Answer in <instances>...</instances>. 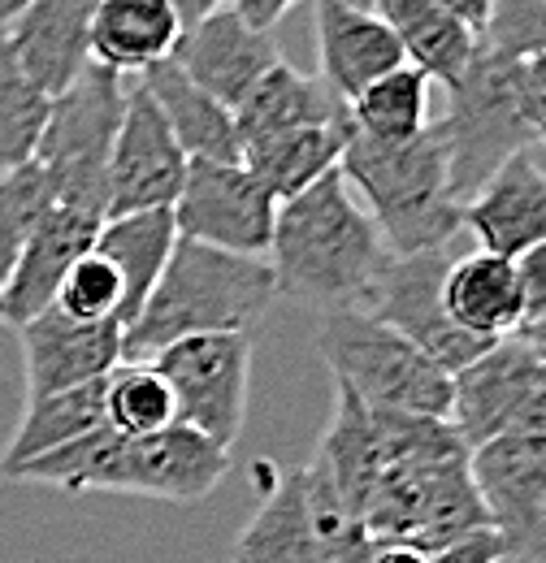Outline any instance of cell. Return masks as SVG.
I'll return each mask as SVG.
<instances>
[{
    "mask_svg": "<svg viewBox=\"0 0 546 563\" xmlns=\"http://www.w3.org/2000/svg\"><path fill=\"white\" fill-rule=\"evenodd\" d=\"M277 295L304 299L321 312L360 308L373 278L391 261V247L373 217L347 187L342 169H330L291 200H277L273 239L265 252Z\"/></svg>",
    "mask_w": 546,
    "mask_h": 563,
    "instance_id": "6da1fadb",
    "label": "cell"
},
{
    "mask_svg": "<svg viewBox=\"0 0 546 563\" xmlns=\"http://www.w3.org/2000/svg\"><path fill=\"white\" fill-rule=\"evenodd\" d=\"M230 473V451L192 424L174 421L143 438H122L109 424L74 438L57 451L35 455L13 473V482L57 486L66 494L109 490L161 503H200Z\"/></svg>",
    "mask_w": 546,
    "mask_h": 563,
    "instance_id": "7a4b0ae2",
    "label": "cell"
},
{
    "mask_svg": "<svg viewBox=\"0 0 546 563\" xmlns=\"http://www.w3.org/2000/svg\"><path fill=\"white\" fill-rule=\"evenodd\" d=\"M273 299L277 282L265 256L208 247L178 234L152 295L122 330V360H152L192 334L252 330Z\"/></svg>",
    "mask_w": 546,
    "mask_h": 563,
    "instance_id": "3957f363",
    "label": "cell"
},
{
    "mask_svg": "<svg viewBox=\"0 0 546 563\" xmlns=\"http://www.w3.org/2000/svg\"><path fill=\"white\" fill-rule=\"evenodd\" d=\"M347 187L382 230L391 252H434L451 247L465 230V205L451 196L447 143L438 122H429L416 140L382 143L351 126L339 161Z\"/></svg>",
    "mask_w": 546,
    "mask_h": 563,
    "instance_id": "277c9868",
    "label": "cell"
},
{
    "mask_svg": "<svg viewBox=\"0 0 546 563\" xmlns=\"http://www.w3.org/2000/svg\"><path fill=\"white\" fill-rule=\"evenodd\" d=\"M317 352L335 386L351 390L364 408L404 417L451 412V373L364 308H330L321 317Z\"/></svg>",
    "mask_w": 546,
    "mask_h": 563,
    "instance_id": "5b68a950",
    "label": "cell"
},
{
    "mask_svg": "<svg viewBox=\"0 0 546 563\" xmlns=\"http://www.w3.org/2000/svg\"><path fill=\"white\" fill-rule=\"evenodd\" d=\"M127 109V78L87 66L48 100L35 143V165L53 187V205H69L105 221L109 212V152Z\"/></svg>",
    "mask_w": 546,
    "mask_h": 563,
    "instance_id": "8992f818",
    "label": "cell"
},
{
    "mask_svg": "<svg viewBox=\"0 0 546 563\" xmlns=\"http://www.w3.org/2000/svg\"><path fill=\"white\" fill-rule=\"evenodd\" d=\"M447 143L451 196L465 205L481 183L516 152H525L534 135L516 109L512 57H499L481 44L469 74L447 87V109L434 118Z\"/></svg>",
    "mask_w": 546,
    "mask_h": 563,
    "instance_id": "52a82bcc",
    "label": "cell"
},
{
    "mask_svg": "<svg viewBox=\"0 0 546 563\" xmlns=\"http://www.w3.org/2000/svg\"><path fill=\"white\" fill-rule=\"evenodd\" d=\"M447 421L473 451L512 433H546V352L507 334L451 373Z\"/></svg>",
    "mask_w": 546,
    "mask_h": 563,
    "instance_id": "ba28073f",
    "label": "cell"
},
{
    "mask_svg": "<svg viewBox=\"0 0 546 563\" xmlns=\"http://www.w3.org/2000/svg\"><path fill=\"white\" fill-rule=\"evenodd\" d=\"M161 377L174 390L178 421L212 438L217 446H234L248 417V382H252V330L192 334L152 355Z\"/></svg>",
    "mask_w": 546,
    "mask_h": 563,
    "instance_id": "9c48e42d",
    "label": "cell"
},
{
    "mask_svg": "<svg viewBox=\"0 0 546 563\" xmlns=\"http://www.w3.org/2000/svg\"><path fill=\"white\" fill-rule=\"evenodd\" d=\"M443 274H447V247L434 252H391V261L382 265V274L373 278L364 295V312L386 321L391 330H400L412 339L429 360H438L447 373L465 368L473 355H481L499 339H478L469 330H460L447 308H443Z\"/></svg>",
    "mask_w": 546,
    "mask_h": 563,
    "instance_id": "30bf717a",
    "label": "cell"
},
{
    "mask_svg": "<svg viewBox=\"0 0 546 563\" xmlns=\"http://www.w3.org/2000/svg\"><path fill=\"white\" fill-rule=\"evenodd\" d=\"M277 200L243 161H192L174 200V225L183 239L208 247L265 256Z\"/></svg>",
    "mask_w": 546,
    "mask_h": 563,
    "instance_id": "8fae6325",
    "label": "cell"
},
{
    "mask_svg": "<svg viewBox=\"0 0 546 563\" xmlns=\"http://www.w3.org/2000/svg\"><path fill=\"white\" fill-rule=\"evenodd\" d=\"M469 477L507 555L546 563V433L481 442L469 451Z\"/></svg>",
    "mask_w": 546,
    "mask_h": 563,
    "instance_id": "7c38bea8",
    "label": "cell"
},
{
    "mask_svg": "<svg viewBox=\"0 0 546 563\" xmlns=\"http://www.w3.org/2000/svg\"><path fill=\"white\" fill-rule=\"evenodd\" d=\"M187 165L192 156L178 147L156 100L148 96V87L139 78H127V109H122V126L109 152V212L105 217L174 209Z\"/></svg>",
    "mask_w": 546,
    "mask_h": 563,
    "instance_id": "4fadbf2b",
    "label": "cell"
},
{
    "mask_svg": "<svg viewBox=\"0 0 546 563\" xmlns=\"http://www.w3.org/2000/svg\"><path fill=\"white\" fill-rule=\"evenodd\" d=\"M18 343L26 360V399L69 390L105 377L122 360L118 321H74L53 303L18 325Z\"/></svg>",
    "mask_w": 546,
    "mask_h": 563,
    "instance_id": "5bb4252c",
    "label": "cell"
},
{
    "mask_svg": "<svg viewBox=\"0 0 546 563\" xmlns=\"http://www.w3.org/2000/svg\"><path fill=\"white\" fill-rule=\"evenodd\" d=\"M170 57L192 82H200L208 96H217L230 109L265 78L270 66L282 62L270 31L248 26L230 4L208 13L205 22L187 26Z\"/></svg>",
    "mask_w": 546,
    "mask_h": 563,
    "instance_id": "9a60e30c",
    "label": "cell"
},
{
    "mask_svg": "<svg viewBox=\"0 0 546 563\" xmlns=\"http://www.w3.org/2000/svg\"><path fill=\"white\" fill-rule=\"evenodd\" d=\"M465 230L494 256H521L546 239V169L525 152L507 156L465 200Z\"/></svg>",
    "mask_w": 546,
    "mask_h": 563,
    "instance_id": "2e32d148",
    "label": "cell"
},
{
    "mask_svg": "<svg viewBox=\"0 0 546 563\" xmlns=\"http://www.w3.org/2000/svg\"><path fill=\"white\" fill-rule=\"evenodd\" d=\"M96 234H100V217L69 209V205H48L44 217L35 221V230L26 234L4 286H0L4 325L18 330L22 321H31L35 312L48 308L66 269L96 243Z\"/></svg>",
    "mask_w": 546,
    "mask_h": 563,
    "instance_id": "e0dca14e",
    "label": "cell"
},
{
    "mask_svg": "<svg viewBox=\"0 0 546 563\" xmlns=\"http://www.w3.org/2000/svg\"><path fill=\"white\" fill-rule=\"evenodd\" d=\"M91 13L96 0H26L13 26L4 31L13 62L44 96L66 91L91 66Z\"/></svg>",
    "mask_w": 546,
    "mask_h": 563,
    "instance_id": "ac0fdd59",
    "label": "cell"
},
{
    "mask_svg": "<svg viewBox=\"0 0 546 563\" xmlns=\"http://www.w3.org/2000/svg\"><path fill=\"white\" fill-rule=\"evenodd\" d=\"M321 78L342 100H356L373 78L400 70L404 48L364 0H313Z\"/></svg>",
    "mask_w": 546,
    "mask_h": 563,
    "instance_id": "d6986e66",
    "label": "cell"
},
{
    "mask_svg": "<svg viewBox=\"0 0 546 563\" xmlns=\"http://www.w3.org/2000/svg\"><path fill=\"white\" fill-rule=\"evenodd\" d=\"M183 35V18L174 0H96L91 13V66L122 78L152 70L174 53Z\"/></svg>",
    "mask_w": 546,
    "mask_h": 563,
    "instance_id": "ffe728a7",
    "label": "cell"
},
{
    "mask_svg": "<svg viewBox=\"0 0 546 563\" xmlns=\"http://www.w3.org/2000/svg\"><path fill=\"white\" fill-rule=\"evenodd\" d=\"M339 122H351L347 100L321 74H304L286 62L270 66L265 78L234 104L239 143L277 131H304V126H339Z\"/></svg>",
    "mask_w": 546,
    "mask_h": 563,
    "instance_id": "44dd1931",
    "label": "cell"
},
{
    "mask_svg": "<svg viewBox=\"0 0 546 563\" xmlns=\"http://www.w3.org/2000/svg\"><path fill=\"white\" fill-rule=\"evenodd\" d=\"M369 9L391 26L404 48V62L429 74L443 91L469 74L481 35L438 0H369Z\"/></svg>",
    "mask_w": 546,
    "mask_h": 563,
    "instance_id": "7402d4cb",
    "label": "cell"
},
{
    "mask_svg": "<svg viewBox=\"0 0 546 563\" xmlns=\"http://www.w3.org/2000/svg\"><path fill=\"white\" fill-rule=\"evenodd\" d=\"M148 87V96L156 100L165 126L174 131L178 147L192 161H239V126H234V109L221 104L217 96H208L200 82H192L178 70L174 57L156 62L152 70L135 74Z\"/></svg>",
    "mask_w": 546,
    "mask_h": 563,
    "instance_id": "603a6c76",
    "label": "cell"
},
{
    "mask_svg": "<svg viewBox=\"0 0 546 563\" xmlns=\"http://www.w3.org/2000/svg\"><path fill=\"white\" fill-rule=\"evenodd\" d=\"M443 308L460 330H469L478 339L516 334L525 321L516 265L507 256H494V252H469L460 261H447Z\"/></svg>",
    "mask_w": 546,
    "mask_h": 563,
    "instance_id": "cb8c5ba5",
    "label": "cell"
},
{
    "mask_svg": "<svg viewBox=\"0 0 546 563\" xmlns=\"http://www.w3.org/2000/svg\"><path fill=\"white\" fill-rule=\"evenodd\" d=\"M178 243V225H174V209H139V212H118L100 221L96 234V252L118 269L122 278V330L135 321L143 299L152 295V286L161 278L170 252Z\"/></svg>",
    "mask_w": 546,
    "mask_h": 563,
    "instance_id": "d4e9b609",
    "label": "cell"
},
{
    "mask_svg": "<svg viewBox=\"0 0 546 563\" xmlns=\"http://www.w3.org/2000/svg\"><path fill=\"white\" fill-rule=\"evenodd\" d=\"M351 135V122L339 126H304V131H277L261 140L239 143V161L273 191V200H291L330 169H339L342 147Z\"/></svg>",
    "mask_w": 546,
    "mask_h": 563,
    "instance_id": "484cf974",
    "label": "cell"
},
{
    "mask_svg": "<svg viewBox=\"0 0 546 563\" xmlns=\"http://www.w3.org/2000/svg\"><path fill=\"white\" fill-rule=\"evenodd\" d=\"M234 563H321L299 468L273 477L270 494L234 542Z\"/></svg>",
    "mask_w": 546,
    "mask_h": 563,
    "instance_id": "4316f807",
    "label": "cell"
},
{
    "mask_svg": "<svg viewBox=\"0 0 546 563\" xmlns=\"http://www.w3.org/2000/svg\"><path fill=\"white\" fill-rule=\"evenodd\" d=\"M109 377V373H105ZM105 377L96 382H83V386H69V390H53V395H40V399H26V417L18 421L9 446H4V460H0V473L13 477L22 464H31L35 455L44 451H57L74 438L91 433L96 424H105Z\"/></svg>",
    "mask_w": 546,
    "mask_h": 563,
    "instance_id": "83f0119b",
    "label": "cell"
},
{
    "mask_svg": "<svg viewBox=\"0 0 546 563\" xmlns=\"http://www.w3.org/2000/svg\"><path fill=\"white\" fill-rule=\"evenodd\" d=\"M347 113L351 126L369 140H416L434 122V78L404 62L400 70L373 78L356 100H347Z\"/></svg>",
    "mask_w": 546,
    "mask_h": 563,
    "instance_id": "f1b7e54d",
    "label": "cell"
},
{
    "mask_svg": "<svg viewBox=\"0 0 546 563\" xmlns=\"http://www.w3.org/2000/svg\"><path fill=\"white\" fill-rule=\"evenodd\" d=\"M178 421L174 390L152 360H118L105 377V424L122 438H143Z\"/></svg>",
    "mask_w": 546,
    "mask_h": 563,
    "instance_id": "f546056e",
    "label": "cell"
},
{
    "mask_svg": "<svg viewBox=\"0 0 546 563\" xmlns=\"http://www.w3.org/2000/svg\"><path fill=\"white\" fill-rule=\"evenodd\" d=\"M48 100L13 62L4 35H0V174L26 165L35 156V143L48 118Z\"/></svg>",
    "mask_w": 546,
    "mask_h": 563,
    "instance_id": "4dcf8cb0",
    "label": "cell"
},
{
    "mask_svg": "<svg viewBox=\"0 0 546 563\" xmlns=\"http://www.w3.org/2000/svg\"><path fill=\"white\" fill-rule=\"evenodd\" d=\"M48 205H53V187L35 161L0 174V286H4L26 234L35 230V221L44 217Z\"/></svg>",
    "mask_w": 546,
    "mask_h": 563,
    "instance_id": "1f68e13d",
    "label": "cell"
},
{
    "mask_svg": "<svg viewBox=\"0 0 546 563\" xmlns=\"http://www.w3.org/2000/svg\"><path fill=\"white\" fill-rule=\"evenodd\" d=\"M53 308L74 317V321H118V312H122V278H118V269L96 247H87L66 269V278L53 295Z\"/></svg>",
    "mask_w": 546,
    "mask_h": 563,
    "instance_id": "d6a6232c",
    "label": "cell"
},
{
    "mask_svg": "<svg viewBox=\"0 0 546 563\" xmlns=\"http://www.w3.org/2000/svg\"><path fill=\"white\" fill-rule=\"evenodd\" d=\"M481 44L512 62L546 57V0H494Z\"/></svg>",
    "mask_w": 546,
    "mask_h": 563,
    "instance_id": "836d02e7",
    "label": "cell"
},
{
    "mask_svg": "<svg viewBox=\"0 0 546 563\" xmlns=\"http://www.w3.org/2000/svg\"><path fill=\"white\" fill-rule=\"evenodd\" d=\"M512 87H516V109H521L529 135L546 140V57L512 62Z\"/></svg>",
    "mask_w": 546,
    "mask_h": 563,
    "instance_id": "e575fe53",
    "label": "cell"
},
{
    "mask_svg": "<svg viewBox=\"0 0 546 563\" xmlns=\"http://www.w3.org/2000/svg\"><path fill=\"white\" fill-rule=\"evenodd\" d=\"M516 265V286H521V308H525V321L543 317L546 312V239L525 247L521 256H512ZM521 321V325H525Z\"/></svg>",
    "mask_w": 546,
    "mask_h": 563,
    "instance_id": "d590c367",
    "label": "cell"
},
{
    "mask_svg": "<svg viewBox=\"0 0 546 563\" xmlns=\"http://www.w3.org/2000/svg\"><path fill=\"white\" fill-rule=\"evenodd\" d=\"M503 560H507V547H503V538L490 525L465 533V538H456V542H447V547H438V551H429V563H503Z\"/></svg>",
    "mask_w": 546,
    "mask_h": 563,
    "instance_id": "8d00e7d4",
    "label": "cell"
},
{
    "mask_svg": "<svg viewBox=\"0 0 546 563\" xmlns=\"http://www.w3.org/2000/svg\"><path fill=\"white\" fill-rule=\"evenodd\" d=\"M295 4H299V0H230V9H234L248 26H256V31H273Z\"/></svg>",
    "mask_w": 546,
    "mask_h": 563,
    "instance_id": "74e56055",
    "label": "cell"
},
{
    "mask_svg": "<svg viewBox=\"0 0 546 563\" xmlns=\"http://www.w3.org/2000/svg\"><path fill=\"white\" fill-rule=\"evenodd\" d=\"M369 563H429V551H421L412 542H373Z\"/></svg>",
    "mask_w": 546,
    "mask_h": 563,
    "instance_id": "f35d334b",
    "label": "cell"
},
{
    "mask_svg": "<svg viewBox=\"0 0 546 563\" xmlns=\"http://www.w3.org/2000/svg\"><path fill=\"white\" fill-rule=\"evenodd\" d=\"M443 9H451L460 22H469L473 31H485V22H490V9H494V0H438Z\"/></svg>",
    "mask_w": 546,
    "mask_h": 563,
    "instance_id": "ab89813d",
    "label": "cell"
},
{
    "mask_svg": "<svg viewBox=\"0 0 546 563\" xmlns=\"http://www.w3.org/2000/svg\"><path fill=\"white\" fill-rule=\"evenodd\" d=\"M226 4H230V0H174V9H178V18H183V31L196 26V22H205L208 13L226 9Z\"/></svg>",
    "mask_w": 546,
    "mask_h": 563,
    "instance_id": "60d3db41",
    "label": "cell"
},
{
    "mask_svg": "<svg viewBox=\"0 0 546 563\" xmlns=\"http://www.w3.org/2000/svg\"><path fill=\"white\" fill-rule=\"evenodd\" d=\"M516 334H521V339H529L534 347H546V312L543 317H534V321H525Z\"/></svg>",
    "mask_w": 546,
    "mask_h": 563,
    "instance_id": "b9f144b4",
    "label": "cell"
},
{
    "mask_svg": "<svg viewBox=\"0 0 546 563\" xmlns=\"http://www.w3.org/2000/svg\"><path fill=\"white\" fill-rule=\"evenodd\" d=\"M22 4H26V0H0V35L13 26V18L22 13Z\"/></svg>",
    "mask_w": 546,
    "mask_h": 563,
    "instance_id": "7bdbcfd3",
    "label": "cell"
},
{
    "mask_svg": "<svg viewBox=\"0 0 546 563\" xmlns=\"http://www.w3.org/2000/svg\"><path fill=\"white\" fill-rule=\"evenodd\" d=\"M0 321H4V299H0Z\"/></svg>",
    "mask_w": 546,
    "mask_h": 563,
    "instance_id": "ee69618b",
    "label": "cell"
},
{
    "mask_svg": "<svg viewBox=\"0 0 546 563\" xmlns=\"http://www.w3.org/2000/svg\"><path fill=\"white\" fill-rule=\"evenodd\" d=\"M543 352H546V347H543Z\"/></svg>",
    "mask_w": 546,
    "mask_h": 563,
    "instance_id": "f6af8a7d",
    "label": "cell"
}]
</instances>
